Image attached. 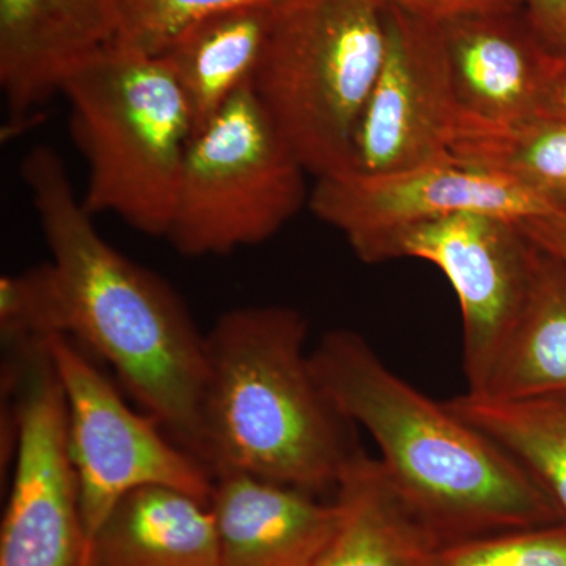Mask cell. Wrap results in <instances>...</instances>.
I'll return each mask as SVG.
<instances>
[{
	"label": "cell",
	"mask_w": 566,
	"mask_h": 566,
	"mask_svg": "<svg viewBox=\"0 0 566 566\" xmlns=\"http://www.w3.org/2000/svg\"><path fill=\"white\" fill-rule=\"evenodd\" d=\"M535 117L566 123V52L558 54Z\"/></svg>",
	"instance_id": "27"
},
{
	"label": "cell",
	"mask_w": 566,
	"mask_h": 566,
	"mask_svg": "<svg viewBox=\"0 0 566 566\" xmlns=\"http://www.w3.org/2000/svg\"><path fill=\"white\" fill-rule=\"evenodd\" d=\"M46 346L65 398L87 545L112 506L137 488H178L210 502L214 475L203 461L134 411L76 342L54 334Z\"/></svg>",
	"instance_id": "8"
},
{
	"label": "cell",
	"mask_w": 566,
	"mask_h": 566,
	"mask_svg": "<svg viewBox=\"0 0 566 566\" xmlns=\"http://www.w3.org/2000/svg\"><path fill=\"white\" fill-rule=\"evenodd\" d=\"M307 174L248 84L193 133L166 240L189 259L262 244L308 203Z\"/></svg>",
	"instance_id": "6"
},
{
	"label": "cell",
	"mask_w": 566,
	"mask_h": 566,
	"mask_svg": "<svg viewBox=\"0 0 566 566\" xmlns=\"http://www.w3.org/2000/svg\"><path fill=\"white\" fill-rule=\"evenodd\" d=\"M461 114L512 123L534 118L558 54L526 10L468 14L441 22Z\"/></svg>",
	"instance_id": "12"
},
{
	"label": "cell",
	"mask_w": 566,
	"mask_h": 566,
	"mask_svg": "<svg viewBox=\"0 0 566 566\" xmlns=\"http://www.w3.org/2000/svg\"><path fill=\"white\" fill-rule=\"evenodd\" d=\"M221 566H315L338 521L334 501L237 471L210 495Z\"/></svg>",
	"instance_id": "14"
},
{
	"label": "cell",
	"mask_w": 566,
	"mask_h": 566,
	"mask_svg": "<svg viewBox=\"0 0 566 566\" xmlns=\"http://www.w3.org/2000/svg\"><path fill=\"white\" fill-rule=\"evenodd\" d=\"M274 9L275 0H264L212 14L182 33L161 55L188 98L196 132L234 93L252 84Z\"/></svg>",
	"instance_id": "18"
},
{
	"label": "cell",
	"mask_w": 566,
	"mask_h": 566,
	"mask_svg": "<svg viewBox=\"0 0 566 566\" xmlns=\"http://www.w3.org/2000/svg\"><path fill=\"white\" fill-rule=\"evenodd\" d=\"M520 227L532 243L566 264V211L528 219Z\"/></svg>",
	"instance_id": "26"
},
{
	"label": "cell",
	"mask_w": 566,
	"mask_h": 566,
	"mask_svg": "<svg viewBox=\"0 0 566 566\" xmlns=\"http://www.w3.org/2000/svg\"><path fill=\"white\" fill-rule=\"evenodd\" d=\"M532 252L520 222L461 212L378 238L354 251L365 263L417 259L452 283L463 315L468 392H480L515 326L531 282Z\"/></svg>",
	"instance_id": "9"
},
{
	"label": "cell",
	"mask_w": 566,
	"mask_h": 566,
	"mask_svg": "<svg viewBox=\"0 0 566 566\" xmlns=\"http://www.w3.org/2000/svg\"><path fill=\"white\" fill-rule=\"evenodd\" d=\"M474 394L499 400H566V264L538 245L532 252L523 311L485 386Z\"/></svg>",
	"instance_id": "17"
},
{
	"label": "cell",
	"mask_w": 566,
	"mask_h": 566,
	"mask_svg": "<svg viewBox=\"0 0 566 566\" xmlns=\"http://www.w3.org/2000/svg\"><path fill=\"white\" fill-rule=\"evenodd\" d=\"M566 401V400H565Z\"/></svg>",
	"instance_id": "28"
},
{
	"label": "cell",
	"mask_w": 566,
	"mask_h": 566,
	"mask_svg": "<svg viewBox=\"0 0 566 566\" xmlns=\"http://www.w3.org/2000/svg\"><path fill=\"white\" fill-rule=\"evenodd\" d=\"M381 7H395L434 22L468 14L524 9V0H376Z\"/></svg>",
	"instance_id": "24"
},
{
	"label": "cell",
	"mask_w": 566,
	"mask_h": 566,
	"mask_svg": "<svg viewBox=\"0 0 566 566\" xmlns=\"http://www.w3.org/2000/svg\"><path fill=\"white\" fill-rule=\"evenodd\" d=\"M70 132L85 161V210L166 238L196 125L161 57L107 46L66 77Z\"/></svg>",
	"instance_id": "4"
},
{
	"label": "cell",
	"mask_w": 566,
	"mask_h": 566,
	"mask_svg": "<svg viewBox=\"0 0 566 566\" xmlns=\"http://www.w3.org/2000/svg\"><path fill=\"white\" fill-rule=\"evenodd\" d=\"M123 0H0V87L11 117L62 92L81 63L109 46Z\"/></svg>",
	"instance_id": "13"
},
{
	"label": "cell",
	"mask_w": 566,
	"mask_h": 566,
	"mask_svg": "<svg viewBox=\"0 0 566 566\" xmlns=\"http://www.w3.org/2000/svg\"><path fill=\"white\" fill-rule=\"evenodd\" d=\"M84 566H221L210 502L178 488H137L91 536Z\"/></svg>",
	"instance_id": "15"
},
{
	"label": "cell",
	"mask_w": 566,
	"mask_h": 566,
	"mask_svg": "<svg viewBox=\"0 0 566 566\" xmlns=\"http://www.w3.org/2000/svg\"><path fill=\"white\" fill-rule=\"evenodd\" d=\"M382 9L385 59L354 136L353 172L446 161L461 118L441 24Z\"/></svg>",
	"instance_id": "10"
},
{
	"label": "cell",
	"mask_w": 566,
	"mask_h": 566,
	"mask_svg": "<svg viewBox=\"0 0 566 566\" xmlns=\"http://www.w3.org/2000/svg\"><path fill=\"white\" fill-rule=\"evenodd\" d=\"M21 177L51 253L57 334L109 365L145 415L205 463L207 334L169 282L104 240L57 151L33 148Z\"/></svg>",
	"instance_id": "1"
},
{
	"label": "cell",
	"mask_w": 566,
	"mask_h": 566,
	"mask_svg": "<svg viewBox=\"0 0 566 566\" xmlns=\"http://www.w3.org/2000/svg\"><path fill=\"white\" fill-rule=\"evenodd\" d=\"M308 323L286 305L223 312L207 334L202 424L212 475L237 471L323 497L359 446L305 352Z\"/></svg>",
	"instance_id": "3"
},
{
	"label": "cell",
	"mask_w": 566,
	"mask_h": 566,
	"mask_svg": "<svg viewBox=\"0 0 566 566\" xmlns=\"http://www.w3.org/2000/svg\"><path fill=\"white\" fill-rule=\"evenodd\" d=\"M311 363L324 394L370 434L395 490L441 545L564 523L512 453L390 370L363 335L329 331Z\"/></svg>",
	"instance_id": "2"
},
{
	"label": "cell",
	"mask_w": 566,
	"mask_h": 566,
	"mask_svg": "<svg viewBox=\"0 0 566 566\" xmlns=\"http://www.w3.org/2000/svg\"><path fill=\"white\" fill-rule=\"evenodd\" d=\"M446 405L512 453L566 524L565 400H499L465 392Z\"/></svg>",
	"instance_id": "20"
},
{
	"label": "cell",
	"mask_w": 566,
	"mask_h": 566,
	"mask_svg": "<svg viewBox=\"0 0 566 566\" xmlns=\"http://www.w3.org/2000/svg\"><path fill=\"white\" fill-rule=\"evenodd\" d=\"M2 397L17 411L18 444L0 566H84L87 534L66 438L65 398L46 338L6 348Z\"/></svg>",
	"instance_id": "7"
},
{
	"label": "cell",
	"mask_w": 566,
	"mask_h": 566,
	"mask_svg": "<svg viewBox=\"0 0 566 566\" xmlns=\"http://www.w3.org/2000/svg\"><path fill=\"white\" fill-rule=\"evenodd\" d=\"M3 346L44 340L57 334V289L50 262L0 279Z\"/></svg>",
	"instance_id": "23"
},
{
	"label": "cell",
	"mask_w": 566,
	"mask_h": 566,
	"mask_svg": "<svg viewBox=\"0 0 566 566\" xmlns=\"http://www.w3.org/2000/svg\"><path fill=\"white\" fill-rule=\"evenodd\" d=\"M452 158L504 177L566 211V123L476 120L461 114Z\"/></svg>",
	"instance_id": "19"
},
{
	"label": "cell",
	"mask_w": 566,
	"mask_h": 566,
	"mask_svg": "<svg viewBox=\"0 0 566 566\" xmlns=\"http://www.w3.org/2000/svg\"><path fill=\"white\" fill-rule=\"evenodd\" d=\"M333 501L337 526L315 566H430L441 542L406 505L378 458L357 449Z\"/></svg>",
	"instance_id": "16"
},
{
	"label": "cell",
	"mask_w": 566,
	"mask_h": 566,
	"mask_svg": "<svg viewBox=\"0 0 566 566\" xmlns=\"http://www.w3.org/2000/svg\"><path fill=\"white\" fill-rule=\"evenodd\" d=\"M308 208L344 234L353 251L386 234L461 212L515 222L560 212L523 186L455 158L398 172L318 178Z\"/></svg>",
	"instance_id": "11"
},
{
	"label": "cell",
	"mask_w": 566,
	"mask_h": 566,
	"mask_svg": "<svg viewBox=\"0 0 566 566\" xmlns=\"http://www.w3.org/2000/svg\"><path fill=\"white\" fill-rule=\"evenodd\" d=\"M524 10L547 46L566 52V0H524Z\"/></svg>",
	"instance_id": "25"
},
{
	"label": "cell",
	"mask_w": 566,
	"mask_h": 566,
	"mask_svg": "<svg viewBox=\"0 0 566 566\" xmlns=\"http://www.w3.org/2000/svg\"><path fill=\"white\" fill-rule=\"evenodd\" d=\"M385 51L376 0H275L252 87L316 180L353 172L354 136Z\"/></svg>",
	"instance_id": "5"
},
{
	"label": "cell",
	"mask_w": 566,
	"mask_h": 566,
	"mask_svg": "<svg viewBox=\"0 0 566 566\" xmlns=\"http://www.w3.org/2000/svg\"><path fill=\"white\" fill-rule=\"evenodd\" d=\"M264 0H123L109 46L161 57L164 52L212 14Z\"/></svg>",
	"instance_id": "21"
},
{
	"label": "cell",
	"mask_w": 566,
	"mask_h": 566,
	"mask_svg": "<svg viewBox=\"0 0 566 566\" xmlns=\"http://www.w3.org/2000/svg\"><path fill=\"white\" fill-rule=\"evenodd\" d=\"M430 566H566V524L444 543L436 549Z\"/></svg>",
	"instance_id": "22"
}]
</instances>
